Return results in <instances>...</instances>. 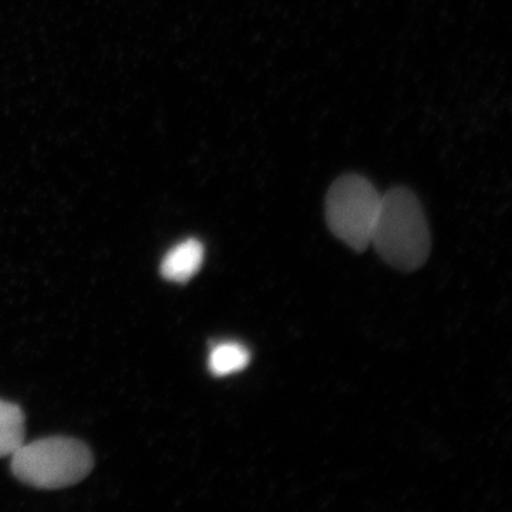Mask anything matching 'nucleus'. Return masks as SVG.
Masks as SVG:
<instances>
[{"mask_svg":"<svg viewBox=\"0 0 512 512\" xmlns=\"http://www.w3.org/2000/svg\"><path fill=\"white\" fill-rule=\"evenodd\" d=\"M370 245L399 271H417L426 264L431 251L430 229L412 191L396 187L382 195Z\"/></svg>","mask_w":512,"mask_h":512,"instance_id":"1","label":"nucleus"},{"mask_svg":"<svg viewBox=\"0 0 512 512\" xmlns=\"http://www.w3.org/2000/svg\"><path fill=\"white\" fill-rule=\"evenodd\" d=\"M93 457L82 441L50 437L25 444L12 454V471L36 488L56 490L82 481L92 471Z\"/></svg>","mask_w":512,"mask_h":512,"instance_id":"2","label":"nucleus"},{"mask_svg":"<svg viewBox=\"0 0 512 512\" xmlns=\"http://www.w3.org/2000/svg\"><path fill=\"white\" fill-rule=\"evenodd\" d=\"M382 194L362 175L339 177L326 195V222L336 238L355 251L372 244Z\"/></svg>","mask_w":512,"mask_h":512,"instance_id":"3","label":"nucleus"},{"mask_svg":"<svg viewBox=\"0 0 512 512\" xmlns=\"http://www.w3.org/2000/svg\"><path fill=\"white\" fill-rule=\"evenodd\" d=\"M204 255V245L198 239H187L165 255L161 275L168 281L184 284L200 271Z\"/></svg>","mask_w":512,"mask_h":512,"instance_id":"4","label":"nucleus"},{"mask_svg":"<svg viewBox=\"0 0 512 512\" xmlns=\"http://www.w3.org/2000/svg\"><path fill=\"white\" fill-rule=\"evenodd\" d=\"M25 440V416L16 404L0 400V457L12 456Z\"/></svg>","mask_w":512,"mask_h":512,"instance_id":"5","label":"nucleus"},{"mask_svg":"<svg viewBox=\"0 0 512 512\" xmlns=\"http://www.w3.org/2000/svg\"><path fill=\"white\" fill-rule=\"evenodd\" d=\"M251 353L239 343H220L212 349L208 367L214 376L224 377L241 372L249 365Z\"/></svg>","mask_w":512,"mask_h":512,"instance_id":"6","label":"nucleus"}]
</instances>
